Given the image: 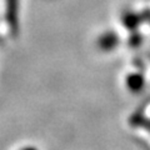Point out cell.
I'll return each mask as SVG.
<instances>
[{
    "label": "cell",
    "instance_id": "cell-1",
    "mask_svg": "<svg viewBox=\"0 0 150 150\" xmlns=\"http://www.w3.org/2000/svg\"><path fill=\"white\" fill-rule=\"evenodd\" d=\"M24 150H35L34 148H26V149H24Z\"/></svg>",
    "mask_w": 150,
    "mask_h": 150
}]
</instances>
